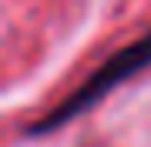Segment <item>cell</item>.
<instances>
[{
    "mask_svg": "<svg viewBox=\"0 0 151 147\" xmlns=\"http://www.w3.org/2000/svg\"><path fill=\"white\" fill-rule=\"evenodd\" d=\"M148 64H151V30L145 33V37L131 40L128 47H121L111 60H104V64L87 77V84H81L57 110H50L44 120H37L30 131L40 134V131H50V127H60L64 120H70L74 114H81V110H87L91 104H97L101 97H108V90H114L118 84L128 80V77H134L138 70H145Z\"/></svg>",
    "mask_w": 151,
    "mask_h": 147,
    "instance_id": "6da1fadb",
    "label": "cell"
}]
</instances>
